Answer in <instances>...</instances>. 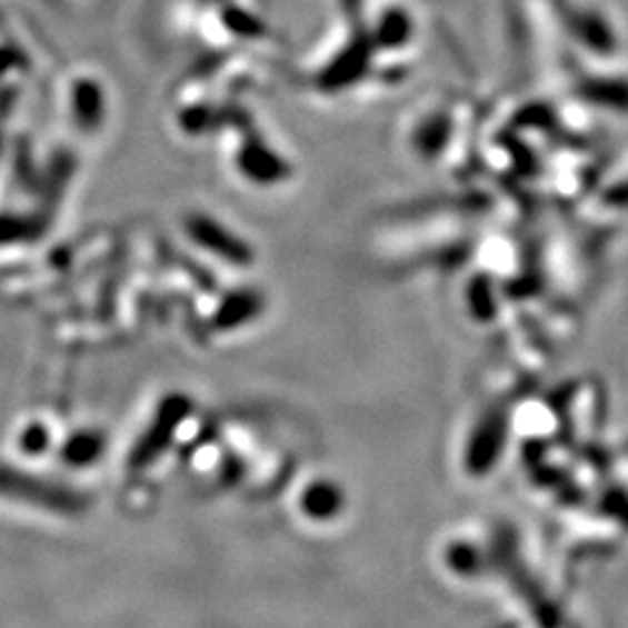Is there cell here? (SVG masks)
<instances>
[{
	"mask_svg": "<svg viewBox=\"0 0 628 628\" xmlns=\"http://www.w3.org/2000/svg\"><path fill=\"white\" fill-rule=\"evenodd\" d=\"M0 496L70 517L82 515L89 506L82 491H74L52 480H42V477H33L31 472L17 470L12 466H0Z\"/></svg>",
	"mask_w": 628,
	"mask_h": 628,
	"instance_id": "1",
	"label": "cell"
},
{
	"mask_svg": "<svg viewBox=\"0 0 628 628\" xmlns=\"http://www.w3.org/2000/svg\"><path fill=\"white\" fill-rule=\"evenodd\" d=\"M191 408H193L191 398L185 393L166 396L157 408L152 423L147 426V431L133 445L131 455H129V468L142 470L149 463H154L163 455V449L170 445L175 433H178L182 421L189 417Z\"/></svg>",
	"mask_w": 628,
	"mask_h": 628,
	"instance_id": "2",
	"label": "cell"
},
{
	"mask_svg": "<svg viewBox=\"0 0 628 628\" xmlns=\"http://www.w3.org/2000/svg\"><path fill=\"white\" fill-rule=\"evenodd\" d=\"M187 231L200 247L212 251L219 259L236 266L251 263V249L231 231H226L219 221L203 215H193L187 221Z\"/></svg>",
	"mask_w": 628,
	"mask_h": 628,
	"instance_id": "3",
	"label": "cell"
},
{
	"mask_svg": "<svg viewBox=\"0 0 628 628\" xmlns=\"http://www.w3.org/2000/svg\"><path fill=\"white\" fill-rule=\"evenodd\" d=\"M370 47H372V42L366 40V38H361L359 42H351L345 49V52L329 68H326V72L321 74L319 87L342 89V87H349L355 80H359L368 68Z\"/></svg>",
	"mask_w": 628,
	"mask_h": 628,
	"instance_id": "4",
	"label": "cell"
},
{
	"mask_svg": "<svg viewBox=\"0 0 628 628\" xmlns=\"http://www.w3.org/2000/svg\"><path fill=\"white\" fill-rule=\"evenodd\" d=\"M238 166L249 180L259 185H275L285 180L287 175V163L272 149L259 142H249L242 147V152L238 154Z\"/></svg>",
	"mask_w": 628,
	"mask_h": 628,
	"instance_id": "5",
	"label": "cell"
},
{
	"mask_svg": "<svg viewBox=\"0 0 628 628\" xmlns=\"http://www.w3.org/2000/svg\"><path fill=\"white\" fill-rule=\"evenodd\" d=\"M261 310H263V298L257 291H249V289L233 291L221 300V306L215 315V329H221V331L238 329V326L259 317Z\"/></svg>",
	"mask_w": 628,
	"mask_h": 628,
	"instance_id": "6",
	"label": "cell"
},
{
	"mask_svg": "<svg viewBox=\"0 0 628 628\" xmlns=\"http://www.w3.org/2000/svg\"><path fill=\"white\" fill-rule=\"evenodd\" d=\"M342 506H345L342 489L329 480L312 482L303 491V496H300V508H303V512L310 519H317V521H329L338 517Z\"/></svg>",
	"mask_w": 628,
	"mask_h": 628,
	"instance_id": "7",
	"label": "cell"
},
{
	"mask_svg": "<svg viewBox=\"0 0 628 628\" xmlns=\"http://www.w3.org/2000/svg\"><path fill=\"white\" fill-rule=\"evenodd\" d=\"M498 447H500V421L489 419L472 436V442L468 447V457H466L468 468L475 472L489 468L498 455Z\"/></svg>",
	"mask_w": 628,
	"mask_h": 628,
	"instance_id": "8",
	"label": "cell"
},
{
	"mask_svg": "<svg viewBox=\"0 0 628 628\" xmlns=\"http://www.w3.org/2000/svg\"><path fill=\"white\" fill-rule=\"evenodd\" d=\"M106 451V436L98 433V431H80V433H72L63 449V461L74 466V468H82V466H91L93 461H98L103 457Z\"/></svg>",
	"mask_w": 628,
	"mask_h": 628,
	"instance_id": "9",
	"label": "cell"
},
{
	"mask_svg": "<svg viewBox=\"0 0 628 628\" xmlns=\"http://www.w3.org/2000/svg\"><path fill=\"white\" fill-rule=\"evenodd\" d=\"M410 36H412V21L408 12H403L400 8H391L382 17L380 27H377L372 42L382 49H398L410 40Z\"/></svg>",
	"mask_w": 628,
	"mask_h": 628,
	"instance_id": "10",
	"label": "cell"
},
{
	"mask_svg": "<svg viewBox=\"0 0 628 628\" xmlns=\"http://www.w3.org/2000/svg\"><path fill=\"white\" fill-rule=\"evenodd\" d=\"M19 447L27 451V455H42V451L49 447V431L44 429L42 423H31L27 429L21 431L19 438Z\"/></svg>",
	"mask_w": 628,
	"mask_h": 628,
	"instance_id": "11",
	"label": "cell"
},
{
	"mask_svg": "<svg viewBox=\"0 0 628 628\" xmlns=\"http://www.w3.org/2000/svg\"><path fill=\"white\" fill-rule=\"evenodd\" d=\"M226 23H229L231 31H236L242 38H257L263 33L261 23L255 17H249L236 8H231V12H226Z\"/></svg>",
	"mask_w": 628,
	"mask_h": 628,
	"instance_id": "12",
	"label": "cell"
},
{
	"mask_svg": "<svg viewBox=\"0 0 628 628\" xmlns=\"http://www.w3.org/2000/svg\"><path fill=\"white\" fill-rule=\"evenodd\" d=\"M447 564L457 572H472L477 568V555L468 545H451L447 551Z\"/></svg>",
	"mask_w": 628,
	"mask_h": 628,
	"instance_id": "13",
	"label": "cell"
}]
</instances>
